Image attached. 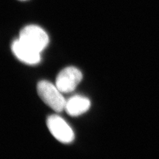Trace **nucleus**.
Here are the masks:
<instances>
[{
	"mask_svg": "<svg viewBox=\"0 0 159 159\" xmlns=\"http://www.w3.org/2000/svg\"><path fill=\"white\" fill-rule=\"evenodd\" d=\"M37 92L42 100L53 110L57 112L64 110L66 101L56 85L48 81H41L37 85Z\"/></svg>",
	"mask_w": 159,
	"mask_h": 159,
	"instance_id": "nucleus-1",
	"label": "nucleus"
},
{
	"mask_svg": "<svg viewBox=\"0 0 159 159\" xmlns=\"http://www.w3.org/2000/svg\"><path fill=\"white\" fill-rule=\"evenodd\" d=\"M19 39L39 52H41L49 43L48 36L44 29L34 25L24 27L20 32Z\"/></svg>",
	"mask_w": 159,
	"mask_h": 159,
	"instance_id": "nucleus-2",
	"label": "nucleus"
},
{
	"mask_svg": "<svg viewBox=\"0 0 159 159\" xmlns=\"http://www.w3.org/2000/svg\"><path fill=\"white\" fill-rule=\"evenodd\" d=\"M82 79V72L78 68L69 66L58 74L55 85L62 93H69L76 89Z\"/></svg>",
	"mask_w": 159,
	"mask_h": 159,
	"instance_id": "nucleus-3",
	"label": "nucleus"
},
{
	"mask_svg": "<svg viewBox=\"0 0 159 159\" xmlns=\"http://www.w3.org/2000/svg\"><path fill=\"white\" fill-rule=\"evenodd\" d=\"M47 123L50 132L58 141L62 143L73 141L74 131L62 117L57 115L51 116L47 119Z\"/></svg>",
	"mask_w": 159,
	"mask_h": 159,
	"instance_id": "nucleus-4",
	"label": "nucleus"
},
{
	"mask_svg": "<svg viewBox=\"0 0 159 159\" xmlns=\"http://www.w3.org/2000/svg\"><path fill=\"white\" fill-rule=\"evenodd\" d=\"M11 49L19 61L25 64L33 65L38 64L41 61V52L29 47L19 39L13 42Z\"/></svg>",
	"mask_w": 159,
	"mask_h": 159,
	"instance_id": "nucleus-5",
	"label": "nucleus"
},
{
	"mask_svg": "<svg viewBox=\"0 0 159 159\" xmlns=\"http://www.w3.org/2000/svg\"><path fill=\"white\" fill-rule=\"evenodd\" d=\"M90 101L88 98L74 96L66 101L64 110L69 116L76 117L86 112L90 107Z\"/></svg>",
	"mask_w": 159,
	"mask_h": 159,
	"instance_id": "nucleus-6",
	"label": "nucleus"
},
{
	"mask_svg": "<svg viewBox=\"0 0 159 159\" xmlns=\"http://www.w3.org/2000/svg\"><path fill=\"white\" fill-rule=\"evenodd\" d=\"M21 1H26V0H21Z\"/></svg>",
	"mask_w": 159,
	"mask_h": 159,
	"instance_id": "nucleus-7",
	"label": "nucleus"
}]
</instances>
